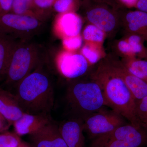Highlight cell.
Wrapping results in <instances>:
<instances>
[{"label": "cell", "mask_w": 147, "mask_h": 147, "mask_svg": "<svg viewBox=\"0 0 147 147\" xmlns=\"http://www.w3.org/2000/svg\"><path fill=\"white\" fill-rule=\"evenodd\" d=\"M135 114L139 127L147 131V96L136 101Z\"/></svg>", "instance_id": "cell-22"}, {"label": "cell", "mask_w": 147, "mask_h": 147, "mask_svg": "<svg viewBox=\"0 0 147 147\" xmlns=\"http://www.w3.org/2000/svg\"><path fill=\"white\" fill-rule=\"evenodd\" d=\"M118 49L124 57H136L134 56L129 43L126 39L121 40L118 42Z\"/></svg>", "instance_id": "cell-27"}, {"label": "cell", "mask_w": 147, "mask_h": 147, "mask_svg": "<svg viewBox=\"0 0 147 147\" xmlns=\"http://www.w3.org/2000/svg\"><path fill=\"white\" fill-rule=\"evenodd\" d=\"M21 142L20 136L15 132L0 133V147H18Z\"/></svg>", "instance_id": "cell-23"}, {"label": "cell", "mask_w": 147, "mask_h": 147, "mask_svg": "<svg viewBox=\"0 0 147 147\" xmlns=\"http://www.w3.org/2000/svg\"><path fill=\"white\" fill-rule=\"evenodd\" d=\"M52 121L48 114L32 115L24 113L13 125L15 133L21 136L33 134Z\"/></svg>", "instance_id": "cell-12"}, {"label": "cell", "mask_w": 147, "mask_h": 147, "mask_svg": "<svg viewBox=\"0 0 147 147\" xmlns=\"http://www.w3.org/2000/svg\"><path fill=\"white\" fill-rule=\"evenodd\" d=\"M59 22L61 31L65 37L80 35L82 21L78 14L72 11L61 13Z\"/></svg>", "instance_id": "cell-16"}, {"label": "cell", "mask_w": 147, "mask_h": 147, "mask_svg": "<svg viewBox=\"0 0 147 147\" xmlns=\"http://www.w3.org/2000/svg\"><path fill=\"white\" fill-rule=\"evenodd\" d=\"M146 146L147 131L127 123L92 139L90 145V147Z\"/></svg>", "instance_id": "cell-4"}, {"label": "cell", "mask_w": 147, "mask_h": 147, "mask_svg": "<svg viewBox=\"0 0 147 147\" xmlns=\"http://www.w3.org/2000/svg\"><path fill=\"white\" fill-rule=\"evenodd\" d=\"M121 2L123 3L124 4L129 7H133L136 5L138 0H120Z\"/></svg>", "instance_id": "cell-32"}, {"label": "cell", "mask_w": 147, "mask_h": 147, "mask_svg": "<svg viewBox=\"0 0 147 147\" xmlns=\"http://www.w3.org/2000/svg\"><path fill=\"white\" fill-rule=\"evenodd\" d=\"M121 61L130 73L147 83V60L129 57H124Z\"/></svg>", "instance_id": "cell-18"}, {"label": "cell", "mask_w": 147, "mask_h": 147, "mask_svg": "<svg viewBox=\"0 0 147 147\" xmlns=\"http://www.w3.org/2000/svg\"><path fill=\"white\" fill-rule=\"evenodd\" d=\"M58 67L61 74L68 79H76L85 74L90 65L82 54L65 53L58 61Z\"/></svg>", "instance_id": "cell-9"}, {"label": "cell", "mask_w": 147, "mask_h": 147, "mask_svg": "<svg viewBox=\"0 0 147 147\" xmlns=\"http://www.w3.org/2000/svg\"><path fill=\"white\" fill-rule=\"evenodd\" d=\"M16 88V97L24 113L49 115L54 107L55 92L47 74L40 69L35 70Z\"/></svg>", "instance_id": "cell-2"}, {"label": "cell", "mask_w": 147, "mask_h": 147, "mask_svg": "<svg viewBox=\"0 0 147 147\" xmlns=\"http://www.w3.org/2000/svg\"><path fill=\"white\" fill-rule=\"evenodd\" d=\"M13 0H0V13L1 15L7 13L11 9Z\"/></svg>", "instance_id": "cell-28"}, {"label": "cell", "mask_w": 147, "mask_h": 147, "mask_svg": "<svg viewBox=\"0 0 147 147\" xmlns=\"http://www.w3.org/2000/svg\"><path fill=\"white\" fill-rule=\"evenodd\" d=\"M0 113L10 125L22 117L24 112L16 95L0 89Z\"/></svg>", "instance_id": "cell-13"}, {"label": "cell", "mask_w": 147, "mask_h": 147, "mask_svg": "<svg viewBox=\"0 0 147 147\" xmlns=\"http://www.w3.org/2000/svg\"><path fill=\"white\" fill-rule=\"evenodd\" d=\"M87 18L91 24L99 28L105 34L113 31L117 26L115 16L110 11L103 7L92 9L87 12Z\"/></svg>", "instance_id": "cell-14"}, {"label": "cell", "mask_w": 147, "mask_h": 147, "mask_svg": "<svg viewBox=\"0 0 147 147\" xmlns=\"http://www.w3.org/2000/svg\"><path fill=\"white\" fill-rule=\"evenodd\" d=\"M125 26L129 33L140 36L147 42V13L141 11H132L125 16Z\"/></svg>", "instance_id": "cell-15"}, {"label": "cell", "mask_w": 147, "mask_h": 147, "mask_svg": "<svg viewBox=\"0 0 147 147\" xmlns=\"http://www.w3.org/2000/svg\"><path fill=\"white\" fill-rule=\"evenodd\" d=\"M29 135L34 147H68L61 135L59 125L52 121Z\"/></svg>", "instance_id": "cell-10"}, {"label": "cell", "mask_w": 147, "mask_h": 147, "mask_svg": "<svg viewBox=\"0 0 147 147\" xmlns=\"http://www.w3.org/2000/svg\"><path fill=\"white\" fill-rule=\"evenodd\" d=\"M74 3V0H56L53 7L58 13H63L71 11Z\"/></svg>", "instance_id": "cell-25"}, {"label": "cell", "mask_w": 147, "mask_h": 147, "mask_svg": "<svg viewBox=\"0 0 147 147\" xmlns=\"http://www.w3.org/2000/svg\"><path fill=\"white\" fill-rule=\"evenodd\" d=\"M101 47L94 44L87 43L82 47V54L90 65L97 63L102 58Z\"/></svg>", "instance_id": "cell-21"}, {"label": "cell", "mask_w": 147, "mask_h": 147, "mask_svg": "<svg viewBox=\"0 0 147 147\" xmlns=\"http://www.w3.org/2000/svg\"><path fill=\"white\" fill-rule=\"evenodd\" d=\"M83 40L80 35L78 36L65 37L63 40V45L66 49L69 50H78L81 47Z\"/></svg>", "instance_id": "cell-26"}, {"label": "cell", "mask_w": 147, "mask_h": 147, "mask_svg": "<svg viewBox=\"0 0 147 147\" xmlns=\"http://www.w3.org/2000/svg\"><path fill=\"white\" fill-rule=\"evenodd\" d=\"M33 3V0H13L11 9L13 13L26 15Z\"/></svg>", "instance_id": "cell-24"}, {"label": "cell", "mask_w": 147, "mask_h": 147, "mask_svg": "<svg viewBox=\"0 0 147 147\" xmlns=\"http://www.w3.org/2000/svg\"><path fill=\"white\" fill-rule=\"evenodd\" d=\"M125 39L129 43L134 56L145 59L147 48L144 45L145 41L144 38L138 35L129 33Z\"/></svg>", "instance_id": "cell-20"}, {"label": "cell", "mask_w": 147, "mask_h": 147, "mask_svg": "<svg viewBox=\"0 0 147 147\" xmlns=\"http://www.w3.org/2000/svg\"><path fill=\"white\" fill-rule=\"evenodd\" d=\"M105 34V32L99 28L90 24L85 27L83 31V36L87 43L101 47Z\"/></svg>", "instance_id": "cell-19"}, {"label": "cell", "mask_w": 147, "mask_h": 147, "mask_svg": "<svg viewBox=\"0 0 147 147\" xmlns=\"http://www.w3.org/2000/svg\"><path fill=\"white\" fill-rule=\"evenodd\" d=\"M135 7L137 10L147 13V0H138Z\"/></svg>", "instance_id": "cell-31"}, {"label": "cell", "mask_w": 147, "mask_h": 147, "mask_svg": "<svg viewBox=\"0 0 147 147\" xmlns=\"http://www.w3.org/2000/svg\"><path fill=\"white\" fill-rule=\"evenodd\" d=\"M84 131L91 139L106 134L127 124L125 119L113 110L105 108L82 119Z\"/></svg>", "instance_id": "cell-6"}, {"label": "cell", "mask_w": 147, "mask_h": 147, "mask_svg": "<svg viewBox=\"0 0 147 147\" xmlns=\"http://www.w3.org/2000/svg\"><path fill=\"white\" fill-rule=\"evenodd\" d=\"M10 125L8 121L0 113V133L7 131Z\"/></svg>", "instance_id": "cell-30"}, {"label": "cell", "mask_w": 147, "mask_h": 147, "mask_svg": "<svg viewBox=\"0 0 147 147\" xmlns=\"http://www.w3.org/2000/svg\"><path fill=\"white\" fill-rule=\"evenodd\" d=\"M104 61L115 73L123 80L136 101L147 96V83L131 74L121 61L113 57H107Z\"/></svg>", "instance_id": "cell-7"}, {"label": "cell", "mask_w": 147, "mask_h": 147, "mask_svg": "<svg viewBox=\"0 0 147 147\" xmlns=\"http://www.w3.org/2000/svg\"><path fill=\"white\" fill-rule=\"evenodd\" d=\"M66 100L74 117L82 119L108 107L100 86L91 79L70 84Z\"/></svg>", "instance_id": "cell-3"}, {"label": "cell", "mask_w": 147, "mask_h": 147, "mask_svg": "<svg viewBox=\"0 0 147 147\" xmlns=\"http://www.w3.org/2000/svg\"><path fill=\"white\" fill-rule=\"evenodd\" d=\"M16 45L6 35L0 33V79L6 76Z\"/></svg>", "instance_id": "cell-17"}, {"label": "cell", "mask_w": 147, "mask_h": 147, "mask_svg": "<svg viewBox=\"0 0 147 147\" xmlns=\"http://www.w3.org/2000/svg\"><path fill=\"white\" fill-rule=\"evenodd\" d=\"M36 50L32 45H17L13 50L6 76V84L17 86L33 71L38 63Z\"/></svg>", "instance_id": "cell-5"}, {"label": "cell", "mask_w": 147, "mask_h": 147, "mask_svg": "<svg viewBox=\"0 0 147 147\" xmlns=\"http://www.w3.org/2000/svg\"><path fill=\"white\" fill-rule=\"evenodd\" d=\"M145 59H146L147 60V48L146 50V57H145Z\"/></svg>", "instance_id": "cell-34"}, {"label": "cell", "mask_w": 147, "mask_h": 147, "mask_svg": "<svg viewBox=\"0 0 147 147\" xmlns=\"http://www.w3.org/2000/svg\"><path fill=\"white\" fill-rule=\"evenodd\" d=\"M18 147H34L32 145H31L24 142H21Z\"/></svg>", "instance_id": "cell-33"}, {"label": "cell", "mask_w": 147, "mask_h": 147, "mask_svg": "<svg viewBox=\"0 0 147 147\" xmlns=\"http://www.w3.org/2000/svg\"><path fill=\"white\" fill-rule=\"evenodd\" d=\"M91 79L99 84L108 107L132 125L141 128L136 117V100L123 80L104 60L92 72Z\"/></svg>", "instance_id": "cell-1"}, {"label": "cell", "mask_w": 147, "mask_h": 147, "mask_svg": "<svg viewBox=\"0 0 147 147\" xmlns=\"http://www.w3.org/2000/svg\"><path fill=\"white\" fill-rule=\"evenodd\" d=\"M62 137L68 147H85L83 120L74 117L59 125Z\"/></svg>", "instance_id": "cell-11"}, {"label": "cell", "mask_w": 147, "mask_h": 147, "mask_svg": "<svg viewBox=\"0 0 147 147\" xmlns=\"http://www.w3.org/2000/svg\"><path fill=\"white\" fill-rule=\"evenodd\" d=\"M56 0H33V4L40 9H47L53 5Z\"/></svg>", "instance_id": "cell-29"}, {"label": "cell", "mask_w": 147, "mask_h": 147, "mask_svg": "<svg viewBox=\"0 0 147 147\" xmlns=\"http://www.w3.org/2000/svg\"><path fill=\"white\" fill-rule=\"evenodd\" d=\"M39 21L33 16L7 13L0 15V33L28 32L38 29Z\"/></svg>", "instance_id": "cell-8"}]
</instances>
